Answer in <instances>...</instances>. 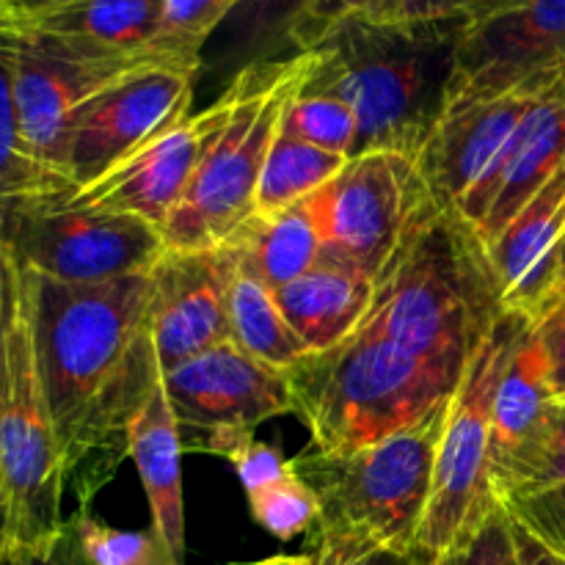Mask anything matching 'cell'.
Instances as JSON below:
<instances>
[{
	"instance_id": "cell-1",
	"label": "cell",
	"mask_w": 565,
	"mask_h": 565,
	"mask_svg": "<svg viewBox=\"0 0 565 565\" xmlns=\"http://www.w3.org/2000/svg\"><path fill=\"white\" fill-rule=\"evenodd\" d=\"M39 384L77 508L130 456L127 428L160 375L149 334L152 276L66 285L20 268Z\"/></svg>"
},
{
	"instance_id": "cell-2",
	"label": "cell",
	"mask_w": 565,
	"mask_h": 565,
	"mask_svg": "<svg viewBox=\"0 0 565 565\" xmlns=\"http://www.w3.org/2000/svg\"><path fill=\"white\" fill-rule=\"evenodd\" d=\"M463 28L461 20L390 22L351 14L312 47L303 88L334 94L356 110L353 154L390 149L417 160L447 108Z\"/></svg>"
},
{
	"instance_id": "cell-3",
	"label": "cell",
	"mask_w": 565,
	"mask_h": 565,
	"mask_svg": "<svg viewBox=\"0 0 565 565\" xmlns=\"http://www.w3.org/2000/svg\"><path fill=\"white\" fill-rule=\"evenodd\" d=\"M505 312L489 248L458 210L430 202L375 281L362 329L467 370Z\"/></svg>"
},
{
	"instance_id": "cell-4",
	"label": "cell",
	"mask_w": 565,
	"mask_h": 565,
	"mask_svg": "<svg viewBox=\"0 0 565 565\" xmlns=\"http://www.w3.org/2000/svg\"><path fill=\"white\" fill-rule=\"evenodd\" d=\"M467 370L430 362L359 326L287 370L296 417L323 452L375 445L447 403Z\"/></svg>"
},
{
	"instance_id": "cell-5",
	"label": "cell",
	"mask_w": 565,
	"mask_h": 565,
	"mask_svg": "<svg viewBox=\"0 0 565 565\" xmlns=\"http://www.w3.org/2000/svg\"><path fill=\"white\" fill-rule=\"evenodd\" d=\"M450 401L375 445L351 452L309 445L298 452L292 469L320 502L315 530L364 535L403 550L417 546Z\"/></svg>"
},
{
	"instance_id": "cell-6",
	"label": "cell",
	"mask_w": 565,
	"mask_h": 565,
	"mask_svg": "<svg viewBox=\"0 0 565 565\" xmlns=\"http://www.w3.org/2000/svg\"><path fill=\"white\" fill-rule=\"evenodd\" d=\"M312 64V50H303L235 75L241 77L235 114L160 230L169 252L215 248L252 218L265 160L279 136L287 105L309 77Z\"/></svg>"
},
{
	"instance_id": "cell-7",
	"label": "cell",
	"mask_w": 565,
	"mask_h": 565,
	"mask_svg": "<svg viewBox=\"0 0 565 565\" xmlns=\"http://www.w3.org/2000/svg\"><path fill=\"white\" fill-rule=\"evenodd\" d=\"M530 329L533 320L527 315L505 309L491 326L489 337L480 342L461 384L452 392L436 456L434 491L417 535V550L434 561L469 530L478 527L486 513L500 502L489 480L494 395L508 359Z\"/></svg>"
},
{
	"instance_id": "cell-8",
	"label": "cell",
	"mask_w": 565,
	"mask_h": 565,
	"mask_svg": "<svg viewBox=\"0 0 565 565\" xmlns=\"http://www.w3.org/2000/svg\"><path fill=\"white\" fill-rule=\"evenodd\" d=\"M0 486L6 500V555H25L64 530V458L33 362L25 307L9 348L0 395Z\"/></svg>"
},
{
	"instance_id": "cell-9",
	"label": "cell",
	"mask_w": 565,
	"mask_h": 565,
	"mask_svg": "<svg viewBox=\"0 0 565 565\" xmlns=\"http://www.w3.org/2000/svg\"><path fill=\"white\" fill-rule=\"evenodd\" d=\"M0 241L9 246L17 268L66 285H103L149 274L169 252L163 232L149 221L81 207L66 193L17 210L6 221Z\"/></svg>"
},
{
	"instance_id": "cell-10",
	"label": "cell",
	"mask_w": 565,
	"mask_h": 565,
	"mask_svg": "<svg viewBox=\"0 0 565 565\" xmlns=\"http://www.w3.org/2000/svg\"><path fill=\"white\" fill-rule=\"evenodd\" d=\"M149 61L166 58L94 55L0 14V64L11 77L22 141L44 171L66 182V149L77 108L99 88Z\"/></svg>"
},
{
	"instance_id": "cell-11",
	"label": "cell",
	"mask_w": 565,
	"mask_h": 565,
	"mask_svg": "<svg viewBox=\"0 0 565 565\" xmlns=\"http://www.w3.org/2000/svg\"><path fill=\"white\" fill-rule=\"evenodd\" d=\"M323 254L379 281L403 237L434 202L412 154L375 149L353 154L312 196Z\"/></svg>"
},
{
	"instance_id": "cell-12",
	"label": "cell",
	"mask_w": 565,
	"mask_h": 565,
	"mask_svg": "<svg viewBox=\"0 0 565 565\" xmlns=\"http://www.w3.org/2000/svg\"><path fill=\"white\" fill-rule=\"evenodd\" d=\"M202 66L149 61L99 88L77 108L66 149V177L88 185L193 114Z\"/></svg>"
},
{
	"instance_id": "cell-13",
	"label": "cell",
	"mask_w": 565,
	"mask_h": 565,
	"mask_svg": "<svg viewBox=\"0 0 565 565\" xmlns=\"http://www.w3.org/2000/svg\"><path fill=\"white\" fill-rule=\"evenodd\" d=\"M237 99H241V77H232L207 108L188 114L180 125L149 141L125 163L88 185L75 188L66 193V199L81 207L138 215L163 230L169 215L191 188L202 160L230 125Z\"/></svg>"
},
{
	"instance_id": "cell-14",
	"label": "cell",
	"mask_w": 565,
	"mask_h": 565,
	"mask_svg": "<svg viewBox=\"0 0 565 565\" xmlns=\"http://www.w3.org/2000/svg\"><path fill=\"white\" fill-rule=\"evenodd\" d=\"M163 386L177 423L193 430V439L257 430L268 419L296 414L285 370L259 362L232 340L166 370Z\"/></svg>"
},
{
	"instance_id": "cell-15",
	"label": "cell",
	"mask_w": 565,
	"mask_h": 565,
	"mask_svg": "<svg viewBox=\"0 0 565 565\" xmlns=\"http://www.w3.org/2000/svg\"><path fill=\"white\" fill-rule=\"evenodd\" d=\"M565 64V0H511L463 28L447 105L513 92Z\"/></svg>"
},
{
	"instance_id": "cell-16",
	"label": "cell",
	"mask_w": 565,
	"mask_h": 565,
	"mask_svg": "<svg viewBox=\"0 0 565 565\" xmlns=\"http://www.w3.org/2000/svg\"><path fill=\"white\" fill-rule=\"evenodd\" d=\"M237 268L235 243L196 252H166L149 270V334L160 370L232 340L230 298Z\"/></svg>"
},
{
	"instance_id": "cell-17",
	"label": "cell",
	"mask_w": 565,
	"mask_h": 565,
	"mask_svg": "<svg viewBox=\"0 0 565 565\" xmlns=\"http://www.w3.org/2000/svg\"><path fill=\"white\" fill-rule=\"evenodd\" d=\"M565 166V66L546 83L511 141L491 160L458 213L489 246Z\"/></svg>"
},
{
	"instance_id": "cell-18",
	"label": "cell",
	"mask_w": 565,
	"mask_h": 565,
	"mask_svg": "<svg viewBox=\"0 0 565 565\" xmlns=\"http://www.w3.org/2000/svg\"><path fill=\"white\" fill-rule=\"evenodd\" d=\"M563 66L513 88V92L447 105L439 125L425 141L423 152L417 154L419 174H423L434 204L447 210L461 207V202L478 185L491 160L511 141L513 130L524 119V114L533 108L546 83Z\"/></svg>"
},
{
	"instance_id": "cell-19",
	"label": "cell",
	"mask_w": 565,
	"mask_h": 565,
	"mask_svg": "<svg viewBox=\"0 0 565 565\" xmlns=\"http://www.w3.org/2000/svg\"><path fill=\"white\" fill-rule=\"evenodd\" d=\"M561 403L552 390L544 348L530 329L508 359L494 395L489 480L500 502L513 494L524 469L541 450Z\"/></svg>"
},
{
	"instance_id": "cell-20",
	"label": "cell",
	"mask_w": 565,
	"mask_h": 565,
	"mask_svg": "<svg viewBox=\"0 0 565 565\" xmlns=\"http://www.w3.org/2000/svg\"><path fill=\"white\" fill-rule=\"evenodd\" d=\"M565 232V166L489 243V257L511 312L539 320L555 301Z\"/></svg>"
},
{
	"instance_id": "cell-21",
	"label": "cell",
	"mask_w": 565,
	"mask_h": 565,
	"mask_svg": "<svg viewBox=\"0 0 565 565\" xmlns=\"http://www.w3.org/2000/svg\"><path fill=\"white\" fill-rule=\"evenodd\" d=\"M169 395L163 373L154 379L152 390L136 408L127 428L130 458L141 478L149 502V527L166 541L177 561L185 557V497H182V434Z\"/></svg>"
},
{
	"instance_id": "cell-22",
	"label": "cell",
	"mask_w": 565,
	"mask_h": 565,
	"mask_svg": "<svg viewBox=\"0 0 565 565\" xmlns=\"http://www.w3.org/2000/svg\"><path fill=\"white\" fill-rule=\"evenodd\" d=\"M373 298V276L323 252L312 270L276 290L279 309L307 353L329 351L348 340L364 323Z\"/></svg>"
},
{
	"instance_id": "cell-23",
	"label": "cell",
	"mask_w": 565,
	"mask_h": 565,
	"mask_svg": "<svg viewBox=\"0 0 565 565\" xmlns=\"http://www.w3.org/2000/svg\"><path fill=\"white\" fill-rule=\"evenodd\" d=\"M0 14L86 53L141 58L154 55L152 44L163 20V0H61L31 14Z\"/></svg>"
},
{
	"instance_id": "cell-24",
	"label": "cell",
	"mask_w": 565,
	"mask_h": 565,
	"mask_svg": "<svg viewBox=\"0 0 565 565\" xmlns=\"http://www.w3.org/2000/svg\"><path fill=\"white\" fill-rule=\"evenodd\" d=\"M315 0H243L202 53V72L226 83L243 70L296 55L298 25Z\"/></svg>"
},
{
	"instance_id": "cell-25",
	"label": "cell",
	"mask_w": 565,
	"mask_h": 565,
	"mask_svg": "<svg viewBox=\"0 0 565 565\" xmlns=\"http://www.w3.org/2000/svg\"><path fill=\"white\" fill-rule=\"evenodd\" d=\"M230 241L237 243L270 290H281L312 270L323 252L318 213L309 196L276 213H254Z\"/></svg>"
},
{
	"instance_id": "cell-26",
	"label": "cell",
	"mask_w": 565,
	"mask_h": 565,
	"mask_svg": "<svg viewBox=\"0 0 565 565\" xmlns=\"http://www.w3.org/2000/svg\"><path fill=\"white\" fill-rule=\"evenodd\" d=\"M230 320L232 342L270 367L287 373L298 359L307 356V348L301 345L296 331L287 323L285 312L279 309L276 290L265 285V279L248 265L241 248H237V268L235 279H232Z\"/></svg>"
},
{
	"instance_id": "cell-27",
	"label": "cell",
	"mask_w": 565,
	"mask_h": 565,
	"mask_svg": "<svg viewBox=\"0 0 565 565\" xmlns=\"http://www.w3.org/2000/svg\"><path fill=\"white\" fill-rule=\"evenodd\" d=\"M348 160H351L348 154L326 152V149L312 147V143L279 130L268 160H265L254 213H276V210L303 202L326 182L334 180L345 169Z\"/></svg>"
},
{
	"instance_id": "cell-28",
	"label": "cell",
	"mask_w": 565,
	"mask_h": 565,
	"mask_svg": "<svg viewBox=\"0 0 565 565\" xmlns=\"http://www.w3.org/2000/svg\"><path fill=\"white\" fill-rule=\"evenodd\" d=\"M70 191H75L70 182L44 171L28 152L22 141L14 92H11V77L0 64V232L17 210Z\"/></svg>"
},
{
	"instance_id": "cell-29",
	"label": "cell",
	"mask_w": 565,
	"mask_h": 565,
	"mask_svg": "<svg viewBox=\"0 0 565 565\" xmlns=\"http://www.w3.org/2000/svg\"><path fill=\"white\" fill-rule=\"evenodd\" d=\"M243 0H163V20L152 53L177 64L202 66L210 39Z\"/></svg>"
},
{
	"instance_id": "cell-30",
	"label": "cell",
	"mask_w": 565,
	"mask_h": 565,
	"mask_svg": "<svg viewBox=\"0 0 565 565\" xmlns=\"http://www.w3.org/2000/svg\"><path fill=\"white\" fill-rule=\"evenodd\" d=\"M281 130L312 143V147L326 149V152L351 158L356 149L359 119L356 110L345 99L334 97V94L307 92L301 86L287 105Z\"/></svg>"
},
{
	"instance_id": "cell-31",
	"label": "cell",
	"mask_w": 565,
	"mask_h": 565,
	"mask_svg": "<svg viewBox=\"0 0 565 565\" xmlns=\"http://www.w3.org/2000/svg\"><path fill=\"white\" fill-rule=\"evenodd\" d=\"M246 500L254 522L279 541H292L309 533L320 519L318 494L298 478L296 469L285 478L246 494Z\"/></svg>"
},
{
	"instance_id": "cell-32",
	"label": "cell",
	"mask_w": 565,
	"mask_h": 565,
	"mask_svg": "<svg viewBox=\"0 0 565 565\" xmlns=\"http://www.w3.org/2000/svg\"><path fill=\"white\" fill-rule=\"evenodd\" d=\"M70 524L75 527L83 555L92 565H143L158 544V533L152 527L143 533L116 530L99 522L88 508H77L70 516Z\"/></svg>"
},
{
	"instance_id": "cell-33",
	"label": "cell",
	"mask_w": 565,
	"mask_h": 565,
	"mask_svg": "<svg viewBox=\"0 0 565 565\" xmlns=\"http://www.w3.org/2000/svg\"><path fill=\"white\" fill-rule=\"evenodd\" d=\"M434 565H522L516 546V524L508 508L497 502L483 522L439 555Z\"/></svg>"
},
{
	"instance_id": "cell-34",
	"label": "cell",
	"mask_w": 565,
	"mask_h": 565,
	"mask_svg": "<svg viewBox=\"0 0 565 565\" xmlns=\"http://www.w3.org/2000/svg\"><path fill=\"white\" fill-rule=\"evenodd\" d=\"M312 561L315 565H434V557L419 552L417 546L381 544L351 533H323L312 530Z\"/></svg>"
},
{
	"instance_id": "cell-35",
	"label": "cell",
	"mask_w": 565,
	"mask_h": 565,
	"mask_svg": "<svg viewBox=\"0 0 565 565\" xmlns=\"http://www.w3.org/2000/svg\"><path fill=\"white\" fill-rule=\"evenodd\" d=\"M508 3L511 0H379L373 9L362 11V14L390 22L461 20L469 25V22L494 14Z\"/></svg>"
},
{
	"instance_id": "cell-36",
	"label": "cell",
	"mask_w": 565,
	"mask_h": 565,
	"mask_svg": "<svg viewBox=\"0 0 565 565\" xmlns=\"http://www.w3.org/2000/svg\"><path fill=\"white\" fill-rule=\"evenodd\" d=\"M530 535L565 561V480L535 494L502 502Z\"/></svg>"
},
{
	"instance_id": "cell-37",
	"label": "cell",
	"mask_w": 565,
	"mask_h": 565,
	"mask_svg": "<svg viewBox=\"0 0 565 565\" xmlns=\"http://www.w3.org/2000/svg\"><path fill=\"white\" fill-rule=\"evenodd\" d=\"M226 461L232 463L246 494H252V491L263 489V486L274 483V480L292 472V458H285V452L279 447L268 445V441H259L257 436H248L246 441H241L226 456Z\"/></svg>"
},
{
	"instance_id": "cell-38",
	"label": "cell",
	"mask_w": 565,
	"mask_h": 565,
	"mask_svg": "<svg viewBox=\"0 0 565 565\" xmlns=\"http://www.w3.org/2000/svg\"><path fill=\"white\" fill-rule=\"evenodd\" d=\"M561 480H565V401L561 403V412H557L544 445L535 452V458L524 469L522 480H519V486L505 502L516 500V497L535 494V491H544L550 486L561 483Z\"/></svg>"
},
{
	"instance_id": "cell-39",
	"label": "cell",
	"mask_w": 565,
	"mask_h": 565,
	"mask_svg": "<svg viewBox=\"0 0 565 565\" xmlns=\"http://www.w3.org/2000/svg\"><path fill=\"white\" fill-rule=\"evenodd\" d=\"M22 309L20 268L11 257L9 246L0 241V395H3L6 375H9V348L14 337L17 320Z\"/></svg>"
},
{
	"instance_id": "cell-40",
	"label": "cell",
	"mask_w": 565,
	"mask_h": 565,
	"mask_svg": "<svg viewBox=\"0 0 565 565\" xmlns=\"http://www.w3.org/2000/svg\"><path fill=\"white\" fill-rule=\"evenodd\" d=\"M379 0H315L312 9L307 11V17L298 25L296 39V53H303V50H312L320 39L329 33V28H334L337 22L345 20L351 14H362V11L373 9Z\"/></svg>"
},
{
	"instance_id": "cell-41",
	"label": "cell",
	"mask_w": 565,
	"mask_h": 565,
	"mask_svg": "<svg viewBox=\"0 0 565 565\" xmlns=\"http://www.w3.org/2000/svg\"><path fill=\"white\" fill-rule=\"evenodd\" d=\"M533 331L535 340L544 348L552 390L561 401H565V296L535 320Z\"/></svg>"
},
{
	"instance_id": "cell-42",
	"label": "cell",
	"mask_w": 565,
	"mask_h": 565,
	"mask_svg": "<svg viewBox=\"0 0 565 565\" xmlns=\"http://www.w3.org/2000/svg\"><path fill=\"white\" fill-rule=\"evenodd\" d=\"M11 561H14V565H92V561L83 555L81 541H77L70 519H66L64 530L50 544L25 552V555H11Z\"/></svg>"
},
{
	"instance_id": "cell-43",
	"label": "cell",
	"mask_w": 565,
	"mask_h": 565,
	"mask_svg": "<svg viewBox=\"0 0 565 565\" xmlns=\"http://www.w3.org/2000/svg\"><path fill=\"white\" fill-rule=\"evenodd\" d=\"M513 524H516V546H519V561H522V565H565L561 555H555L550 546H544L535 535H530L516 519H513Z\"/></svg>"
},
{
	"instance_id": "cell-44",
	"label": "cell",
	"mask_w": 565,
	"mask_h": 565,
	"mask_svg": "<svg viewBox=\"0 0 565 565\" xmlns=\"http://www.w3.org/2000/svg\"><path fill=\"white\" fill-rule=\"evenodd\" d=\"M61 3V0H0V11L6 14H31V11L47 9V6Z\"/></svg>"
},
{
	"instance_id": "cell-45",
	"label": "cell",
	"mask_w": 565,
	"mask_h": 565,
	"mask_svg": "<svg viewBox=\"0 0 565 565\" xmlns=\"http://www.w3.org/2000/svg\"><path fill=\"white\" fill-rule=\"evenodd\" d=\"M230 565H315V561L309 552H303V555H274V557H265V561L230 563Z\"/></svg>"
},
{
	"instance_id": "cell-46",
	"label": "cell",
	"mask_w": 565,
	"mask_h": 565,
	"mask_svg": "<svg viewBox=\"0 0 565 565\" xmlns=\"http://www.w3.org/2000/svg\"><path fill=\"white\" fill-rule=\"evenodd\" d=\"M143 565H182V561H177L174 552H171L169 546H166V541L158 535V544H154L152 555H149V561Z\"/></svg>"
},
{
	"instance_id": "cell-47",
	"label": "cell",
	"mask_w": 565,
	"mask_h": 565,
	"mask_svg": "<svg viewBox=\"0 0 565 565\" xmlns=\"http://www.w3.org/2000/svg\"><path fill=\"white\" fill-rule=\"evenodd\" d=\"M565 296V232H563V243H561V268H557V290H555V301H561ZM552 301V303H555Z\"/></svg>"
},
{
	"instance_id": "cell-48",
	"label": "cell",
	"mask_w": 565,
	"mask_h": 565,
	"mask_svg": "<svg viewBox=\"0 0 565 565\" xmlns=\"http://www.w3.org/2000/svg\"><path fill=\"white\" fill-rule=\"evenodd\" d=\"M0 552H6V500H3V486H0Z\"/></svg>"
},
{
	"instance_id": "cell-49",
	"label": "cell",
	"mask_w": 565,
	"mask_h": 565,
	"mask_svg": "<svg viewBox=\"0 0 565 565\" xmlns=\"http://www.w3.org/2000/svg\"><path fill=\"white\" fill-rule=\"evenodd\" d=\"M0 565H14V561H11V555L0 552Z\"/></svg>"
}]
</instances>
